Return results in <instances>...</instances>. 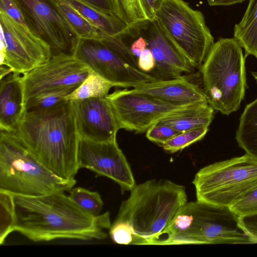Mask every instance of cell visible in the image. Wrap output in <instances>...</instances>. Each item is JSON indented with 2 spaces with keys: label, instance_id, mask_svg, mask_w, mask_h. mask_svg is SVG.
<instances>
[{
  "label": "cell",
  "instance_id": "cell-1",
  "mask_svg": "<svg viewBox=\"0 0 257 257\" xmlns=\"http://www.w3.org/2000/svg\"><path fill=\"white\" fill-rule=\"evenodd\" d=\"M65 192L38 196L14 194V231L34 241L57 239H104L111 226L108 211L93 217Z\"/></svg>",
  "mask_w": 257,
  "mask_h": 257
},
{
  "label": "cell",
  "instance_id": "cell-2",
  "mask_svg": "<svg viewBox=\"0 0 257 257\" xmlns=\"http://www.w3.org/2000/svg\"><path fill=\"white\" fill-rule=\"evenodd\" d=\"M24 147L58 177L75 180L79 137L70 100L25 111L15 132Z\"/></svg>",
  "mask_w": 257,
  "mask_h": 257
},
{
  "label": "cell",
  "instance_id": "cell-3",
  "mask_svg": "<svg viewBox=\"0 0 257 257\" xmlns=\"http://www.w3.org/2000/svg\"><path fill=\"white\" fill-rule=\"evenodd\" d=\"M187 202L183 186L167 180H148L131 190L114 220L127 227L131 245H155Z\"/></svg>",
  "mask_w": 257,
  "mask_h": 257
},
{
  "label": "cell",
  "instance_id": "cell-4",
  "mask_svg": "<svg viewBox=\"0 0 257 257\" xmlns=\"http://www.w3.org/2000/svg\"><path fill=\"white\" fill-rule=\"evenodd\" d=\"M250 244L239 216L228 206L187 202L155 245Z\"/></svg>",
  "mask_w": 257,
  "mask_h": 257
},
{
  "label": "cell",
  "instance_id": "cell-5",
  "mask_svg": "<svg viewBox=\"0 0 257 257\" xmlns=\"http://www.w3.org/2000/svg\"><path fill=\"white\" fill-rule=\"evenodd\" d=\"M245 60L242 47L235 38H220L200 68L207 102L222 114L237 110L244 97Z\"/></svg>",
  "mask_w": 257,
  "mask_h": 257
},
{
  "label": "cell",
  "instance_id": "cell-6",
  "mask_svg": "<svg viewBox=\"0 0 257 257\" xmlns=\"http://www.w3.org/2000/svg\"><path fill=\"white\" fill-rule=\"evenodd\" d=\"M76 180L63 179L40 163L14 132L1 131L0 190L38 196L69 192Z\"/></svg>",
  "mask_w": 257,
  "mask_h": 257
},
{
  "label": "cell",
  "instance_id": "cell-7",
  "mask_svg": "<svg viewBox=\"0 0 257 257\" xmlns=\"http://www.w3.org/2000/svg\"><path fill=\"white\" fill-rule=\"evenodd\" d=\"M72 55L115 87L135 88L157 81L139 68L136 58L122 37L78 38Z\"/></svg>",
  "mask_w": 257,
  "mask_h": 257
},
{
  "label": "cell",
  "instance_id": "cell-8",
  "mask_svg": "<svg viewBox=\"0 0 257 257\" xmlns=\"http://www.w3.org/2000/svg\"><path fill=\"white\" fill-rule=\"evenodd\" d=\"M197 200L230 207L257 186V160L248 155L207 165L192 181Z\"/></svg>",
  "mask_w": 257,
  "mask_h": 257
},
{
  "label": "cell",
  "instance_id": "cell-9",
  "mask_svg": "<svg viewBox=\"0 0 257 257\" xmlns=\"http://www.w3.org/2000/svg\"><path fill=\"white\" fill-rule=\"evenodd\" d=\"M156 19L191 66L200 68L214 43L203 14L183 0H163Z\"/></svg>",
  "mask_w": 257,
  "mask_h": 257
},
{
  "label": "cell",
  "instance_id": "cell-10",
  "mask_svg": "<svg viewBox=\"0 0 257 257\" xmlns=\"http://www.w3.org/2000/svg\"><path fill=\"white\" fill-rule=\"evenodd\" d=\"M1 66L23 75L48 61L49 45L28 27L0 11Z\"/></svg>",
  "mask_w": 257,
  "mask_h": 257
},
{
  "label": "cell",
  "instance_id": "cell-11",
  "mask_svg": "<svg viewBox=\"0 0 257 257\" xmlns=\"http://www.w3.org/2000/svg\"><path fill=\"white\" fill-rule=\"evenodd\" d=\"M106 97L120 129L136 133H144L161 119L191 106L168 104L127 88L115 90Z\"/></svg>",
  "mask_w": 257,
  "mask_h": 257
},
{
  "label": "cell",
  "instance_id": "cell-12",
  "mask_svg": "<svg viewBox=\"0 0 257 257\" xmlns=\"http://www.w3.org/2000/svg\"><path fill=\"white\" fill-rule=\"evenodd\" d=\"M29 28L51 47L52 55L72 54L78 38L50 0H12Z\"/></svg>",
  "mask_w": 257,
  "mask_h": 257
},
{
  "label": "cell",
  "instance_id": "cell-13",
  "mask_svg": "<svg viewBox=\"0 0 257 257\" xmlns=\"http://www.w3.org/2000/svg\"><path fill=\"white\" fill-rule=\"evenodd\" d=\"M90 69L72 54L53 55L50 59L22 75L24 102L50 90L78 87Z\"/></svg>",
  "mask_w": 257,
  "mask_h": 257
},
{
  "label": "cell",
  "instance_id": "cell-14",
  "mask_svg": "<svg viewBox=\"0 0 257 257\" xmlns=\"http://www.w3.org/2000/svg\"><path fill=\"white\" fill-rule=\"evenodd\" d=\"M77 157L79 169H87L96 177L111 179L119 185L122 193L136 185L130 164L116 139L99 142L79 138Z\"/></svg>",
  "mask_w": 257,
  "mask_h": 257
},
{
  "label": "cell",
  "instance_id": "cell-15",
  "mask_svg": "<svg viewBox=\"0 0 257 257\" xmlns=\"http://www.w3.org/2000/svg\"><path fill=\"white\" fill-rule=\"evenodd\" d=\"M135 30L146 39L147 48L153 54L155 66L149 74L157 80L176 78L183 73H190L193 70L156 19L143 22Z\"/></svg>",
  "mask_w": 257,
  "mask_h": 257
},
{
  "label": "cell",
  "instance_id": "cell-16",
  "mask_svg": "<svg viewBox=\"0 0 257 257\" xmlns=\"http://www.w3.org/2000/svg\"><path fill=\"white\" fill-rule=\"evenodd\" d=\"M70 101L79 138L99 142L116 139L120 128L107 97Z\"/></svg>",
  "mask_w": 257,
  "mask_h": 257
},
{
  "label": "cell",
  "instance_id": "cell-17",
  "mask_svg": "<svg viewBox=\"0 0 257 257\" xmlns=\"http://www.w3.org/2000/svg\"><path fill=\"white\" fill-rule=\"evenodd\" d=\"M165 103L187 106L208 102L203 88L184 76L148 82L132 89Z\"/></svg>",
  "mask_w": 257,
  "mask_h": 257
},
{
  "label": "cell",
  "instance_id": "cell-18",
  "mask_svg": "<svg viewBox=\"0 0 257 257\" xmlns=\"http://www.w3.org/2000/svg\"><path fill=\"white\" fill-rule=\"evenodd\" d=\"M24 112L22 76L11 73L1 78V131L15 132Z\"/></svg>",
  "mask_w": 257,
  "mask_h": 257
},
{
  "label": "cell",
  "instance_id": "cell-19",
  "mask_svg": "<svg viewBox=\"0 0 257 257\" xmlns=\"http://www.w3.org/2000/svg\"><path fill=\"white\" fill-rule=\"evenodd\" d=\"M74 9L104 35L123 37L131 35L128 27L115 15L99 11L82 0H61Z\"/></svg>",
  "mask_w": 257,
  "mask_h": 257
},
{
  "label": "cell",
  "instance_id": "cell-20",
  "mask_svg": "<svg viewBox=\"0 0 257 257\" xmlns=\"http://www.w3.org/2000/svg\"><path fill=\"white\" fill-rule=\"evenodd\" d=\"M214 110L208 102H204L191 105L159 121L181 133L209 127L214 117Z\"/></svg>",
  "mask_w": 257,
  "mask_h": 257
},
{
  "label": "cell",
  "instance_id": "cell-21",
  "mask_svg": "<svg viewBox=\"0 0 257 257\" xmlns=\"http://www.w3.org/2000/svg\"><path fill=\"white\" fill-rule=\"evenodd\" d=\"M235 139L246 154L257 160V98L246 105L239 118Z\"/></svg>",
  "mask_w": 257,
  "mask_h": 257
},
{
  "label": "cell",
  "instance_id": "cell-22",
  "mask_svg": "<svg viewBox=\"0 0 257 257\" xmlns=\"http://www.w3.org/2000/svg\"><path fill=\"white\" fill-rule=\"evenodd\" d=\"M234 38L245 50V57L257 58V0H249L246 11L234 28Z\"/></svg>",
  "mask_w": 257,
  "mask_h": 257
},
{
  "label": "cell",
  "instance_id": "cell-23",
  "mask_svg": "<svg viewBox=\"0 0 257 257\" xmlns=\"http://www.w3.org/2000/svg\"><path fill=\"white\" fill-rule=\"evenodd\" d=\"M78 38H100L102 34L71 6L61 0H50Z\"/></svg>",
  "mask_w": 257,
  "mask_h": 257
},
{
  "label": "cell",
  "instance_id": "cell-24",
  "mask_svg": "<svg viewBox=\"0 0 257 257\" xmlns=\"http://www.w3.org/2000/svg\"><path fill=\"white\" fill-rule=\"evenodd\" d=\"M113 87L115 86L112 83L90 69L86 79L66 99L72 101L106 97Z\"/></svg>",
  "mask_w": 257,
  "mask_h": 257
},
{
  "label": "cell",
  "instance_id": "cell-25",
  "mask_svg": "<svg viewBox=\"0 0 257 257\" xmlns=\"http://www.w3.org/2000/svg\"><path fill=\"white\" fill-rule=\"evenodd\" d=\"M77 87H69L38 94L25 103V111H38L51 108L66 101V97Z\"/></svg>",
  "mask_w": 257,
  "mask_h": 257
},
{
  "label": "cell",
  "instance_id": "cell-26",
  "mask_svg": "<svg viewBox=\"0 0 257 257\" xmlns=\"http://www.w3.org/2000/svg\"><path fill=\"white\" fill-rule=\"evenodd\" d=\"M114 14L131 30L148 20L139 0H113Z\"/></svg>",
  "mask_w": 257,
  "mask_h": 257
},
{
  "label": "cell",
  "instance_id": "cell-27",
  "mask_svg": "<svg viewBox=\"0 0 257 257\" xmlns=\"http://www.w3.org/2000/svg\"><path fill=\"white\" fill-rule=\"evenodd\" d=\"M69 192V197L87 213L93 217L101 214L103 202L97 192L77 187H73Z\"/></svg>",
  "mask_w": 257,
  "mask_h": 257
},
{
  "label": "cell",
  "instance_id": "cell-28",
  "mask_svg": "<svg viewBox=\"0 0 257 257\" xmlns=\"http://www.w3.org/2000/svg\"><path fill=\"white\" fill-rule=\"evenodd\" d=\"M0 244L4 243L10 233L14 231L15 209L13 194L0 190Z\"/></svg>",
  "mask_w": 257,
  "mask_h": 257
},
{
  "label": "cell",
  "instance_id": "cell-29",
  "mask_svg": "<svg viewBox=\"0 0 257 257\" xmlns=\"http://www.w3.org/2000/svg\"><path fill=\"white\" fill-rule=\"evenodd\" d=\"M208 130V127H202L181 132L166 141L161 146L166 152L176 153L202 140Z\"/></svg>",
  "mask_w": 257,
  "mask_h": 257
},
{
  "label": "cell",
  "instance_id": "cell-30",
  "mask_svg": "<svg viewBox=\"0 0 257 257\" xmlns=\"http://www.w3.org/2000/svg\"><path fill=\"white\" fill-rule=\"evenodd\" d=\"M180 133L167 125L158 121L147 130L146 137L150 141L161 146L166 141Z\"/></svg>",
  "mask_w": 257,
  "mask_h": 257
},
{
  "label": "cell",
  "instance_id": "cell-31",
  "mask_svg": "<svg viewBox=\"0 0 257 257\" xmlns=\"http://www.w3.org/2000/svg\"><path fill=\"white\" fill-rule=\"evenodd\" d=\"M230 208L239 217L257 214V186Z\"/></svg>",
  "mask_w": 257,
  "mask_h": 257
},
{
  "label": "cell",
  "instance_id": "cell-32",
  "mask_svg": "<svg viewBox=\"0 0 257 257\" xmlns=\"http://www.w3.org/2000/svg\"><path fill=\"white\" fill-rule=\"evenodd\" d=\"M239 221L252 243H257V214L240 216Z\"/></svg>",
  "mask_w": 257,
  "mask_h": 257
},
{
  "label": "cell",
  "instance_id": "cell-33",
  "mask_svg": "<svg viewBox=\"0 0 257 257\" xmlns=\"http://www.w3.org/2000/svg\"><path fill=\"white\" fill-rule=\"evenodd\" d=\"M0 11L6 13L16 22L28 27L22 14L12 0H0Z\"/></svg>",
  "mask_w": 257,
  "mask_h": 257
},
{
  "label": "cell",
  "instance_id": "cell-34",
  "mask_svg": "<svg viewBox=\"0 0 257 257\" xmlns=\"http://www.w3.org/2000/svg\"><path fill=\"white\" fill-rule=\"evenodd\" d=\"M139 68L143 72L149 73L155 66V61L150 50L147 48L141 53L137 60Z\"/></svg>",
  "mask_w": 257,
  "mask_h": 257
},
{
  "label": "cell",
  "instance_id": "cell-35",
  "mask_svg": "<svg viewBox=\"0 0 257 257\" xmlns=\"http://www.w3.org/2000/svg\"><path fill=\"white\" fill-rule=\"evenodd\" d=\"M145 15L148 20L153 21L156 18V14L163 0H139Z\"/></svg>",
  "mask_w": 257,
  "mask_h": 257
},
{
  "label": "cell",
  "instance_id": "cell-36",
  "mask_svg": "<svg viewBox=\"0 0 257 257\" xmlns=\"http://www.w3.org/2000/svg\"><path fill=\"white\" fill-rule=\"evenodd\" d=\"M82 1L99 11L115 15L113 0Z\"/></svg>",
  "mask_w": 257,
  "mask_h": 257
},
{
  "label": "cell",
  "instance_id": "cell-37",
  "mask_svg": "<svg viewBox=\"0 0 257 257\" xmlns=\"http://www.w3.org/2000/svg\"><path fill=\"white\" fill-rule=\"evenodd\" d=\"M147 48V43L146 39L140 36L132 44L130 47L132 54L136 57L139 58L142 52Z\"/></svg>",
  "mask_w": 257,
  "mask_h": 257
},
{
  "label": "cell",
  "instance_id": "cell-38",
  "mask_svg": "<svg viewBox=\"0 0 257 257\" xmlns=\"http://www.w3.org/2000/svg\"><path fill=\"white\" fill-rule=\"evenodd\" d=\"M244 0H207L210 6H230L243 2Z\"/></svg>",
  "mask_w": 257,
  "mask_h": 257
},
{
  "label": "cell",
  "instance_id": "cell-39",
  "mask_svg": "<svg viewBox=\"0 0 257 257\" xmlns=\"http://www.w3.org/2000/svg\"><path fill=\"white\" fill-rule=\"evenodd\" d=\"M252 75L253 77L254 80L257 82V72H251Z\"/></svg>",
  "mask_w": 257,
  "mask_h": 257
}]
</instances>
